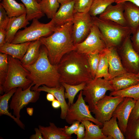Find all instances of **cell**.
<instances>
[{
	"label": "cell",
	"mask_w": 139,
	"mask_h": 139,
	"mask_svg": "<svg viewBox=\"0 0 139 139\" xmlns=\"http://www.w3.org/2000/svg\"><path fill=\"white\" fill-rule=\"evenodd\" d=\"M57 65L60 83L76 85L93 79L86 54L71 51L63 56Z\"/></svg>",
	"instance_id": "1"
},
{
	"label": "cell",
	"mask_w": 139,
	"mask_h": 139,
	"mask_svg": "<svg viewBox=\"0 0 139 139\" xmlns=\"http://www.w3.org/2000/svg\"><path fill=\"white\" fill-rule=\"evenodd\" d=\"M22 64L29 72L28 77L34 85L31 87V90L36 91L43 85L49 88L61 86L57 65L51 63L47 50L44 45H41L38 58L34 63L28 65Z\"/></svg>",
	"instance_id": "2"
},
{
	"label": "cell",
	"mask_w": 139,
	"mask_h": 139,
	"mask_svg": "<svg viewBox=\"0 0 139 139\" xmlns=\"http://www.w3.org/2000/svg\"><path fill=\"white\" fill-rule=\"evenodd\" d=\"M73 22H68L56 30L47 37L41 38L42 45L46 48L51 63L57 65L63 56L75 50L73 36Z\"/></svg>",
	"instance_id": "3"
},
{
	"label": "cell",
	"mask_w": 139,
	"mask_h": 139,
	"mask_svg": "<svg viewBox=\"0 0 139 139\" xmlns=\"http://www.w3.org/2000/svg\"><path fill=\"white\" fill-rule=\"evenodd\" d=\"M93 24L98 28L107 48H119L132 34L130 28L112 21L92 17Z\"/></svg>",
	"instance_id": "4"
},
{
	"label": "cell",
	"mask_w": 139,
	"mask_h": 139,
	"mask_svg": "<svg viewBox=\"0 0 139 139\" xmlns=\"http://www.w3.org/2000/svg\"><path fill=\"white\" fill-rule=\"evenodd\" d=\"M8 68L1 95L15 88L20 87L25 90L32 83L28 77L29 72L23 66L20 60L8 55Z\"/></svg>",
	"instance_id": "5"
},
{
	"label": "cell",
	"mask_w": 139,
	"mask_h": 139,
	"mask_svg": "<svg viewBox=\"0 0 139 139\" xmlns=\"http://www.w3.org/2000/svg\"><path fill=\"white\" fill-rule=\"evenodd\" d=\"M38 20L34 19L30 26L19 30L11 43L17 44L34 41L50 36L56 30L50 22L44 23Z\"/></svg>",
	"instance_id": "6"
},
{
	"label": "cell",
	"mask_w": 139,
	"mask_h": 139,
	"mask_svg": "<svg viewBox=\"0 0 139 139\" xmlns=\"http://www.w3.org/2000/svg\"><path fill=\"white\" fill-rule=\"evenodd\" d=\"M114 91L109 81L102 78L94 79L86 82L82 90L84 99L91 111L95 104L105 95L106 92Z\"/></svg>",
	"instance_id": "7"
},
{
	"label": "cell",
	"mask_w": 139,
	"mask_h": 139,
	"mask_svg": "<svg viewBox=\"0 0 139 139\" xmlns=\"http://www.w3.org/2000/svg\"><path fill=\"white\" fill-rule=\"evenodd\" d=\"M83 95L82 90L76 102L69 107L65 119L66 122L71 124L76 121L81 122L84 120H89L102 127L103 124L91 115L89 106L86 104Z\"/></svg>",
	"instance_id": "8"
},
{
	"label": "cell",
	"mask_w": 139,
	"mask_h": 139,
	"mask_svg": "<svg viewBox=\"0 0 139 139\" xmlns=\"http://www.w3.org/2000/svg\"><path fill=\"white\" fill-rule=\"evenodd\" d=\"M34 85L32 83L24 90L21 87L17 88L12 97L9 107L13 110L14 115L18 119H20L21 117V110L30 103L36 102L39 99L40 92L31 90V87Z\"/></svg>",
	"instance_id": "9"
},
{
	"label": "cell",
	"mask_w": 139,
	"mask_h": 139,
	"mask_svg": "<svg viewBox=\"0 0 139 139\" xmlns=\"http://www.w3.org/2000/svg\"><path fill=\"white\" fill-rule=\"evenodd\" d=\"M124 98L105 95L95 104L91 112L98 121L103 124L112 117L115 109Z\"/></svg>",
	"instance_id": "10"
},
{
	"label": "cell",
	"mask_w": 139,
	"mask_h": 139,
	"mask_svg": "<svg viewBox=\"0 0 139 139\" xmlns=\"http://www.w3.org/2000/svg\"><path fill=\"white\" fill-rule=\"evenodd\" d=\"M75 46V50L78 53L86 54L100 53L107 48L98 28L94 24L86 38Z\"/></svg>",
	"instance_id": "11"
},
{
	"label": "cell",
	"mask_w": 139,
	"mask_h": 139,
	"mask_svg": "<svg viewBox=\"0 0 139 139\" xmlns=\"http://www.w3.org/2000/svg\"><path fill=\"white\" fill-rule=\"evenodd\" d=\"M123 66L127 72L136 74L139 72V54L134 49L131 37L117 48Z\"/></svg>",
	"instance_id": "12"
},
{
	"label": "cell",
	"mask_w": 139,
	"mask_h": 139,
	"mask_svg": "<svg viewBox=\"0 0 139 139\" xmlns=\"http://www.w3.org/2000/svg\"><path fill=\"white\" fill-rule=\"evenodd\" d=\"M73 22V38L75 45L81 42L86 38L93 24L92 16L89 12L74 13Z\"/></svg>",
	"instance_id": "13"
},
{
	"label": "cell",
	"mask_w": 139,
	"mask_h": 139,
	"mask_svg": "<svg viewBox=\"0 0 139 139\" xmlns=\"http://www.w3.org/2000/svg\"><path fill=\"white\" fill-rule=\"evenodd\" d=\"M136 101L131 98L125 97L118 105L113 113L112 116L117 118L119 128L124 135L130 115Z\"/></svg>",
	"instance_id": "14"
},
{
	"label": "cell",
	"mask_w": 139,
	"mask_h": 139,
	"mask_svg": "<svg viewBox=\"0 0 139 139\" xmlns=\"http://www.w3.org/2000/svg\"><path fill=\"white\" fill-rule=\"evenodd\" d=\"M74 0L60 5L54 18L50 22L57 30L65 24L73 21Z\"/></svg>",
	"instance_id": "15"
},
{
	"label": "cell",
	"mask_w": 139,
	"mask_h": 139,
	"mask_svg": "<svg viewBox=\"0 0 139 139\" xmlns=\"http://www.w3.org/2000/svg\"><path fill=\"white\" fill-rule=\"evenodd\" d=\"M123 3L109 5L105 10L99 15V19L111 21L125 26H127L124 15Z\"/></svg>",
	"instance_id": "16"
},
{
	"label": "cell",
	"mask_w": 139,
	"mask_h": 139,
	"mask_svg": "<svg viewBox=\"0 0 139 139\" xmlns=\"http://www.w3.org/2000/svg\"><path fill=\"white\" fill-rule=\"evenodd\" d=\"M108 72L110 80L114 77L127 72L122 64L117 48L112 47L108 48Z\"/></svg>",
	"instance_id": "17"
},
{
	"label": "cell",
	"mask_w": 139,
	"mask_h": 139,
	"mask_svg": "<svg viewBox=\"0 0 139 139\" xmlns=\"http://www.w3.org/2000/svg\"><path fill=\"white\" fill-rule=\"evenodd\" d=\"M123 3L125 18L133 34L139 27V7L129 2Z\"/></svg>",
	"instance_id": "18"
},
{
	"label": "cell",
	"mask_w": 139,
	"mask_h": 139,
	"mask_svg": "<svg viewBox=\"0 0 139 139\" xmlns=\"http://www.w3.org/2000/svg\"><path fill=\"white\" fill-rule=\"evenodd\" d=\"M109 81L114 91H116L139 83V78L136 76V74L127 72L114 77Z\"/></svg>",
	"instance_id": "19"
},
{
	"label": "cell",
	"mask_w": 139,
	"mask_h": 139,
	"mask_svg": "<svg viewBox=\"0 0 139 139\" xmlns=\"http://www.w3.org/2000/svg\"><path fill=\"white\" fill-rule=\"evenodd\" d=\"M42 86L39 87L36 91L40 92L44 91L53 94L60 104L61 111L60 117L62 119H65L69 107L65 100V88L64 86L61 84L59 87L53 88H49L44 85Z\"/></svg>",
	"instance_id": "20"
},
{
	"label": "cell",
	"mask_w": 139,
	"mask_h": 139,
	"mask_svg": "<svg viewBox=\"0 0 139 139\" xmlns=\"http://www.w3.org/2000/svg\"><path fill=\"white\" fill-rule=\"evenodd\" d=\"M29 23V21L27 19L26 13L19 16L10 18L5 30L6 42L11 43L18 30L21 28H25Z\"/></svg>",
	"instance_id": "21"
},
{
	"label": "cell",
	"mask_w": 139,
	"mask_h": 139,
	"mask_svg": "<svg viewBox=\"0 0 139 139\" xmlns=\"http://www.w3.org/2000/svg\"><path fill=\"white\" fill-rule=\"evenodd\" d=\"M31 42L17 44L6 42L3 46L0 47V51L20 60L25 54Z\"/></svg>",
	"instance_id": "22"
},
{
	"label": "cell",
	"mask_w": 139,
	"mask_h": 139,
	"mask_svg": "<svg viewBox=\"0 0 139 139\" xmlns=\"http://www.w3.org/2000/svg\"><path fill=\"white\" fill-rule=\"evenodd\" d=\"M102 132L106 139H125V136L118 126L117 118L112 116L103 124Z\"/></svg>",
	"instance_id": "23"
},
{
	"label": "cell",
	"mask_w": 139,
	"mask_h": 139,
	"mask_svg": "<svg viewBox=\"0 0 139 139\" xmlns=\"http://www.w3.org/2000/svg\"><path fill=\"white\" fill-rule=\"evenodd\" d=\"M38 128L44 139H71L72 138L67 135L62 128L57 127L53 123L50 122L48 126L39 125Z\"/></svg>",
	"instance_id": "24"
},
{
	"label": "cell",
	"mask_w": 139,
	"mask_h": 139,
	"mask_svg": "<svg viewBox=\"0 0 139 139\" xmlns=\"http://www.w3.org/2000/svg\"><path fill=\"white\" fill-rule=\"evenodd\" d=\"M41 45L40 39L31 42L25 54L20 60L22 63L28 65L34 63L38 58Z\"/></svg>",
	"instance_id": "25"
},
{
	"label": "cell",
	"mask_w": 139,
	"mask_h": 139,
	"mask_svg": "<svg viewBox=\"0 0 139 139\" xmlns=\"http://www.w3.org/2000/svg\"><path fill=\"white\" fill-rule=\"evenodd\" d=\"M17 88H13L8 92L0 96V116L6 115L12 119L22 129H25V125L20 119L13 115L8 110V102L16 90Z\"/></svg>",
	"instance_id": "26"
},
{
	"label": "cell",
	"mask_w": 139,
	"mask_h": 139,
	"mask_svg": "<svg viewBox=\"0 0 139 139\" xmlns=\"http://www.w3.org/2000/svg\"><path fill=\"white\" fill-rule=\"evenodd\" d=\"M0 3L10 18L20 16L26 13L25 6L23 4L19 3L15 0H2Z\"/></svg>",
	"instance_id": "27"
},
{
	"label": "cell",
	"mask_w": 139,
	"mask_h": 139,
	"mask_svg": "<svg viewBox=\"0 0 139 139\" xmlns=\"http://www.w3.org/2000/svg\"><path fill=\"white\" fill-rule=\"evenodd\" d=\"M25 6L26 18L29 21L34 19H39L45 14L42 11L37 0H20Z\"/></svg>",
	"instance_id": "28"
},
{
	"label": "cell",
	"mask_w": 139,
	"mask_h": 139,
	"mask_svg": "<svg viewBox=\"0 0 139 139\" xmlns=\"http://www.w3.org/2000/svg\"><path fill=\"white\" fill-rule=\"evenodd\" d=\"M99 54V61L94 79L103 78L109 81L110 80V77L108 72V48H106Z\"/></svg>",
	"instance_id": "29"
},
{
	"label": "cell",
	"mask_w": 139,
	"mask_h": 139,
	"mask_svg": "<svg viewBox=\"0 0 139 139\" xmlns=\"http://www.w3.org/2000/svg\"><path fill=\"white\" fill-rule=\"evenodd\" d=\"M89 120H84L81 122L84 125L85 129V135L83 139H106L101 128Z\"/></svg>",
	"instance_id": "30"
},
{
	"label": "cell",
	"mask_w": 139,
	"mask_h": 139,
	"mask_svg": "<svg viewBox=\"0 0 139 139\" xmlns=\"http://www.w3.org/2000/svg\"><path fill=\"white\" fill-rule=\"evenodd\" d=\"M42 12L47 18L52 19L59 7L58 0H41L39 3Z\"/></svg>",
	"instance_id": "31"
},
{
	"label": "cell",
	"mask_w": 139,
	"mask_h": 139,
	"mask_svg": "<svg viewBox=\"0 0 139 139\" xmlns=\"http://www.w3.org/2000/svg\"><path fill=\"white\" fill-rule=\"evenodd\" d=\"M86 82H83L76 85H71L64 82L61 83L65 88L66 92L64 95L65 99H68L67 104L70 107L73 103L74 98L76 95L79 91L82 90L84 88Z\"/></svg>",
	"instance_id": "32"
},
{
	"label": "cell",
	"mask_w": 139,
	"mask_h": 139,
	"mask_svg": "<svg viewBox=\"0 0 139 139\" xmlns=\"http://www.w3.org/2000/svg\"><path fill=\"white\" fill-rule=\"evenodd\" d=\"M109 95L123 97H129L137 100L139 99V83L124 89L111 91Z\"/></svg>",
	"instance_id": "33"
},
{
	"label": "cell",
	"mask_w": 139,
	"mask_h": 139,
	"mask_svg": "<svg viewBox=\"0 0 139 139\" xmlns=\"http://www.w3.org/2000/svg\"><path fill=\"white\" fill-rule=\"evenodd\" d=\"M115 0H93L89 13L92 17L102 13Z\"/></svg>",
	"instance_id": "34"
},
{
	"label": "cell",
	"mask_w": 139,
	"mask_h": 139,
	"mask_svg": "<svg viewBox=\"0 0 139 139\" xmlns=\"http://www.w3.org/2000/svg\"><path fill=\"white\" fill-rule=\"evenodd\" d=\"M124 136L126 139H139V118L128 123Z\"/></svg>",
	"instance_id": "35"
},
{
	"label": "cell",
	"mask_w": 139,
	"mask_h": 139,
	"mask_svg": "<svg viewBox=\"0 0 139 139\" xmlns=\"http://www.w3.org/2000/svg\"><path fill=\"white\" fill-rule=\"evenodd\" d=\"M93 0H74V13H86L89 12Z\"/></svg>",
	"instance_id": "36"
},
{
	"label": "cell",
	"mask_w": 139,
	"mask_h": 139,
	"mask_svg": "<svg viewBox=\"0 0 139 139\" xmlns=\"http://www.w3.org/2000/svg\"><path fill=\"white\" fill-rule=\"evenodd\" d=\"M88 60L93 79L95 77L100 60L99 53L86 54Z\"/></svg>",
	"instance_id": "37"
},
{
	"label": "cell",
	"mask_w": 139,
	"mask_h": 139,
	"mask_svg": "<svg viewBox=\"0 0 139 139\" xmlns=\"http://www.w3.org/2000/svg\"><path fill=\"white\" fill-rule=\"evenodd\" d=\"M10 18L3 7L0 4V29L6 30Z\"/></svg>",
	"instance_id": "38"
},
{
	"label": "cell",
	"mask_w": 139,
	"mask_h": 139,
	"mask_svg": "<svg viewBox=\"0 0 139 139\" xmlns=\"http://www.w3.org/2000/svg\"><path fill=\"white\" fill-rule=\"evenodd\" d=\"M80 122L76 121L73 122L70 126H65L62 128L63 131L68 135L71 136L72 134L77 129L80 124Z\"/></svg>",
	"instance_id": "39"
},
{
	"label": "cell",
	"mask_w": 139,
	"mask_h": 139,
	"mask_svg": "<svg viewBox=\"0 0 139 139\" xmlns=\"http://www.w3.org/2000/svg\"><path fill=\"white\" fill-rule=\"evenodd\" d=\"M8 55L6 54L0 52V70L7 73L8 66Z\"/></svg>",
	"instance_id": "40"
},
{
	"label": "cell",
	"mask_w": 139,
	"mask_h": 139,
	"mask_svg": "<svg viewBox=\"0 0 139 139\" xmlns=\"http://www.w3.org/2000/svg\"><path fill=\"white\" fill-rule=\"evenodd\" d=\"M132 34L131 39L132 46L135 50L139 54V27Z\"/></svg>",
	"instance_id": "41"
},
{
	"label": "cell",
	"mask_w": 139,
	"mask_h": 139,
	"mask_svg": "<svg viewBox=\"0 0 139 139\" xmlns=\"http://www.w3.org/2000/svg\"><path fill=\"white\" fill-rule=\"evenodd\" d=\"M139 118V99L136 101L135 106L130 115L128 122L136 120Z\"/></svg>",
	"instance_id": "42"
},
{
	"label": "cell",
	"mask_w": 139,
	"mask_h": 139,
	"mask_svg": "<svg viewBox=\"0 0 139 139\" xmlns=\"http://www.w3.org/2000/svg\"><path fill=\"white\" fill-rule=\"evenodd\" d=\"M85 128L84 125L81 123L77 129L74 133L77 135V139H83L85 135Z\"/></svg>",
	"instance_id": "43"
},
{
	"label": "cell",
	"mask_w": 139,
	"mask_h": 139,
	"mask_svg": "<svg viewBox=\"0 0 139 139\" xmlns=\"http://www.w3.org/2000/svg\"><path fill=\"white\" fill-rule=\"evenodd\" d=\"M6 30L0 29V47L3 46L6 42Z\"/></svg>",
	"instance_id": "44"
},
{
	"label": "cell",
	"mask_w": 139,
	"mask_h": 139,
	"mask_svg": "<svg viewBox=\"0 0 139 139\" xmlns=\"http://www.w3.org/2000/svg\"><path fill=\"white\" fill-rule=\"evenodd\" d=\"M34 130L35 132V133L31 136L30 137V139H44L42 133L39 128H35Z\"/></svg>",
	"instance_id": "45"
},
{
	"label": "cell",
	"mask_w": 139,
	"mask_h": 139,
	"mask_svg": "<svg viewBox=\"0 0 139 139\" xmlns=\"http://www.w3.org/2000/svg\"><path fill=\"white\" fill-rule=\"evenodd\" d=\"M126 2H131L139 7V0H115V3L117 4L122 3Z\"/></svg>",
	"instance_id": "46"
},
{
	"label": "cell",
	"mask_w": 139,
	"mask_h": 139,
	"mask_svg": "<svg viewBox=\"0 0 139 139\" xmlns=\"http://www.w3.org/2000/svg\"><path fill=\"white\" fill-rule=\"evenodd\" d=\"M51 106L54 109H57L60 107V104L59 102L57 99H55L52 102Z\"/></svg>",
	"instance_id": "47"
},
{
	"label": "cell",
	"mask_w": 139,
	"mask_h": 139,
	"mask_svg": "<svg viewBox=\"0 0 139 139\" xmlns=\"http://www.w3.org/2000/svg\"><path fill=\"white\" fill-rule=\"evenodd\" d=\"M55 97L52 94L48 93L46 96L47 100L49 102H52L55 99Z\"/></svg>",
	"instance_id": "48"
},
{
	"label": "cell",
	"mask_w": 139,
	"mask_h": 139,
	"mask_svg": "<svg viewBox=\"0 0 139 139\" xmlns=\"http://www.w3.org/2000/svg\"><path fill=\"white\" fill-rule=\"evenodd\" d=\"M33 111V109L32 108L28 107L27 108V111L28 114L30 116L32 115Z\"/></svg>",
	"instance_id": "49"
},
{
	"label": "cell",
	"mask_w": 139,
	"mask_h": 139,
	"mask_svg": "<svg viewBox=\"0 0 139 139\" xmlns=\"http://www.w3.org/2000/svg\"><path fill=\"white\" fill-rule=\"evenodd\" d=\"M59 3L62 5L73 0H58Z\"/></svg>",
	"instance_id": "50"
},
{
	"label": "cell",
	"mask_w": 139,
	"mask_h": 139,
	"mask_svg": "<svg viewBox=\"0 0 139 139\" xmlns=\"http://www.w3.org/2000/svg\"><path fill=\"white\" fill-rule=\"evenodd\" d=\"M136 76L139 78V72L136 74Z\"/></svg>",
	"instance_id": "51"
},
{
	"label": "cell",
	"mask_w": 139,
	"mask_h": 139,
	"mask_svg": "<svg viewBox=\"0 0 139 139\" xmlns=\"http://www.w3.org/2000/svg\"><path fill=\"white\" fill-rule=\"evenodd\" d=\"M37 0L39 3L41 1V0Z\"/></svg>",
	"instance_id": "52"
}]
</instances>
